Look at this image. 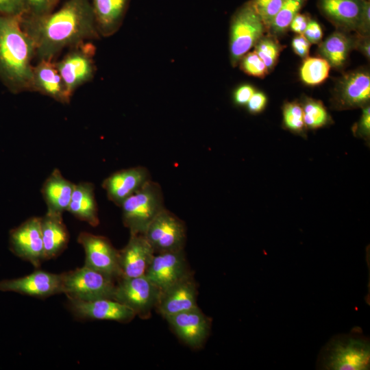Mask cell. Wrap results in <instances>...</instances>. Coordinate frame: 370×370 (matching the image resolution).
I'll list each match as a JSON object with an SVG mask.
<instances>
[{
	"label": "cell",
	"instance_id": "16",
	"mask_svg": "<svg viewBox=\"0 0 370 370\" xmlns=\"http://www.w3.org/2000/svg\"><path fill=\"white\" fill-rule=\"evenodd\" d=\"M165 319L179 338L191 347H201L209 334L210 322L198 306Z\"/></svg>",
	"mask_w": 370,
	"mask_h": 370
},
{
	"label": "cell",
	"instance_id": "40",
	"mask_svg": "<svg viewBox=\"0 0 370 370\" xmlns=\"http://www.w3.org/2000/svg\"><path fill=\"white\" fill-rule=\"evenodd\" d=\"M310 47V43L303 34L296 35L292 40V48L294 52L303 59L308 57Z\"/></svg>",
	"mask_w": 370,
	"mask_h": 370
},
{
	"label": "cell",
	"instance_id": "6",
	"mask_svg": "<svg viewBox=\"0 0 370 370\" xmlns=\"http://www.w3.org/2000/svg\"><path fill=\"white\" fill-rule=\"evenodd\" d=\"M267 31L260 18L247 1L232 17L230 27V60L236 66Z\"/></svg>",
	"mask_w": 370,
	"mask_h": 370
},
{
	"label": "cell",
	"instance_id": "23",
	"mask_svg": "<svg viewBox=\"0 0 370 370\" xmlns=\"http://www.w3.org/2000/svg\"><path fill=\"white\" fill-rule=\"evenodd\" d=\"M74 187L75 184L63 177L58 169H54L41 189L47 212L62 214L67 211Z\"/></svg>",
	"mask_w": 370,
	"mask_h": 370
},
{
	"label": "cell",
	"instance_id": "5",
	"mask_svg": "<svg viewBox=\"0 0 370 370\" xmlns=\"http://www.w3.org/2000/svg\"><path fill=\"white\" fill-rule=\"evenodd\" d=\"M114 279L84 265L62 274V293L69 299L81 301L114 299L116 288Z\"/></svg>",
	"mask_w": 370,
	"mask_h": 370
},
{
	"label": "cell",
	"instance_id": "2",
	"mask_svg": "<svg viewBox=\"0 0 370 370\" xmlns=\"http://www.w3.org/2000/svg\"><path fill=\"white\" fill-rule=\"evenodd\" d=\"M20 18L0 15V79L13 93L31 91L35 58L33 41Z\"/></svg>",
	"mask_w": 370,
	"mask_h": 370
},
{
	"label": "cell",
	"instance_id": "15",
	"mask_svg": "<svg viewBox=\"0 0 370 370\" xmlns=\"http://www.w3.org/2000/svg\"><path fill=\"white\" fill-rule=\"evenodd\" d=\"M197 286L190 274H188L171 286L160 291L156 304L164 318L197 307Z\"/></svg>",
	"mask_w": 370,
	"mask_h": 370
},
{
	"label": "cell",
	"instance_id": "12",
	"mask_svg": "<svg viewBox=\"0 0 370 370\" xmlns=\"http://www.w3.org/2000/svg\"><path fill=\"white\" fill-rule=\"evenodd\" d=\"M9 244L16 256L38 267L45 259L41 218L32 217L12 230Z\"/></svg>",
	"mask_w": 370,
	"mask_h": 370
},
{
	"label": "cell",
	"instance_id": "33",
	"mask_svg": "<svg viewBox=\"0 0 370 370\" xmlns=\"http://www.w3.org/2000/svg\"><path fill=\"white\" fill-rule=\"evenodd\" d=\"M239 63L241 69L247 75L263 78L269 73L264 62L254 51L247 53Z\"/></svg>",
	"mask_w": 370,
	"mask_h": 370
},
{
	"label": "cell",
	"instance_id": "3",
	"mask_svg": "<svg viewBox=\"0 0 370 370\" xmlns=\"http://www.w3.org/2000/svg\"><path fill=\"white\" fill-rule=\"evenodd\" d=\"M370 365V344L359 328L334 336L321 350L317 368L324 370H366Z\"/></svg>",
	"mask_w": 370,
	"mask_h": 370
},
{
	"label": "cell",
	"instance_id": "26",
	"mask_svg": "<svg viewBox=\"0 0 370 370\" xmlns=\"http://www.w3.org/2000/svg\"><path fill=\"white\" fill-rule=\"evenodd\" d=\"M67 211L92 226L98 225L97 205L94 186L91 183L80 182L75 184Z\"/></svg>",
	"mask_w": 370,
	"mask_h": 370
},
{
	"label": "cell",
	"instance_id": "36",
	"mask_svg": "<svg viewBox=\"0 0 370 370\" xmlns=\"http://www.w3.org/2000/svg\"><path fill=\"white\" fill-rule=\"evenodd\" d=\"M23 12V0H0V15L21 16Z\"/></svg>",
	"mask_w": 370,
	"mask_h": 370
},
{
	"label": "cell",
	"instance_id": "25",
	"mask_svg": "<svg viewBox=\"0 0 370 370\" xmlns=\"http://www.w3.org/2000/svg\"><path fill=\"white\" fill-rule=\"evenodd\" d=\"M355 36L338 29L319 43V53L331 67L341 69L345 64L351 51L355 49Z\"/></svg>",
	"mask_w": 370,
	"mask_h": 370
},
{
	"label": "cell",
	"instance_id": "28",
	"mask_svg": "<svg viewBox=\"0 0 370 370\" xmlns=\"http://www.w3.org/2000/svg\"><path fill=\"white\" fill-rule=\"evenodd\" d=\"M306 1L284 0L268 29L269 35L277 37L284 34L289 28L292 20L299 12Z\"/></svg>",
	"mask_w": 370,
	"mask_h": 370
},
{
	"label": "cell",
	"instance_id": "22",
	"mask_svg": "<svg viewBox=\"0 0 370 370\" xmlns=\"http://www.w3.org/2000/svg\"><path fill=\"white\" fill-rule=\"evenodd\" d=\"M99 36L108 37L120 28L130 0H90Z\"/></svg>",
	"mask_w": 370,
	"mask_h": 370
},
{
	"label": "cell",
	"instance_id": "38",
	"mask_svg": "<svg viewBox=\"0 0 370 370\" xmlns=\"http://www.w3.org/2000/svg\"><path fill=\"white\" fill-rule=\"evenodd\" d=\"M370 32V2L365 0L356 33L359 35H369Z\"/></svg>",
	"mask_w": 370,
	"mask_h": 370
},
{
	"label": "cell",
	"instance_id": "42",
	"mask_svg": "<svg viewBox=\"0 0 370 370\" xmlns=\"http://www.w3.org/2000/svg\"><path fill=\"white\" fill-rule=\"evenodd\" d=\"M310 19L308 14L299 12L292 20L289 28L297 34H303Z\"/></svg>",
	"mask_w": 370,
	"mask_h": 370
},
{
	"label": "cell",
	"instance_id": "27",
	"mask_svg": "<svg viewBox=\"0 0 370 370\" xmlns=\"http://www.w3.org/2000/svg\"><path fill=\"white\" fill-rule=\"evenodd\" d=\"M330 68L323 58L307 57L300 69L301 79L307 85H319L328 77Z\"/></svg>",
	"mask_w": 370,
	"mask_h": 370
},
{
	"label": "cell",
	"instance_id": "32",
	"mask_svg": "<svg viewBox=\"0 0 370 370\" xmlns=\"http://www.w3.org/2000/svg\"><path fill=\"white\" fill-rule=\"evenodd\" d=\"M284 0H250L248 2L260 18L267 31L281 8Z\"/></svg>",
	"mask_w": 370,
	"mask_h": 370
},
{
	"label": "cell",
	"instance_id": "10",
	"mask_svg": "<svg viewBox=\"0 0 370 370\" xmlns=\"http://www.w3.org/2000/svg\"><path fill=\"white\" fill-rule=\"evenodd\" d=\"M370 75L358 69L343 75L334 88L332 103L336 109L349 110L369 105Z\"/></svg>",
	"mask_w": 370,
	"mask_h": 370
},
{
	"label": "cell",
	"instance_id": "29",
	"mask_svg": "<svg viewBox=\"0 0 370 370\" xmlns=\"http://www.w3.org/2000/svg\"><path fill=\"white\" fill-rule=\"evenodd\" d=\"M306 128L315 130L323 127L332 121L323 103L305 97L301 103Z\"/></svg>",
	"mask_w": 370,
	"mask_h": 370
},
{
	"label": "cell",
	"instance_id": "1",
	"mask_svg": "<svg viewBox=\"0 0 370 370\" xmlns=\"http://www.w3.org/2000/svg\"><path fill=\"white\" fill-rule=\"evenodd\" d=\"M20 19L38 61H52L64 48L99 37L90 0H67L56 11Z\"/></svg>",
	"mask_w": 370,
	"mask_h": 370
},
{
	"label": "cell",
	"instance_id": "24",
	"mask_svg": "<svg viewBox=\"0 0 370 370\" xmlns=\"http://www.w3.org/2000/svg\"><path fill=\"white\" fill-rule=\"evenodd\" d=\"M41 232L45 259L57 256L66 247L69 236L62 214L47 211L41 217Z\"/></svg>",
	"mask_w": 370,
	"mask_h": 370
},
{
	"label": "cell",
	"instance_id": "7",
	"mask_svg": "<svg viewBox=\"0 0 370 370\" xmlns=\"http://www.w3.org/2000/svg\"><path fill=\"white\" fill-rule=\"evenodd\" d=\"M95 51L96 48L93 44L82 42L71 47L60 61L55 62L71 96L78 87L92 79L95 72Z\"/></svg>",
	"mask_w": 370,
	"mask_h": 370
},
{
	"label": "cell",
	"instance_id": "34",
	"mask_svg": "<svg viewBox=\"0 0 370 370\" xmlns=\"http://www.w3.org/2000/svg\"><path fill=\"white\" fill-rule=\"evenodd\" d=\"M59 0H23L22 15L39 16L52 12Z\"/></svg>",
	"mask_w": 370,
	"mask_h": 370
},
{
	"label": "cell",
	"instance_id": "8",
	"mask_svg": "<svg viewBox=\"0 0 370 370\" xmlns=\"http://www.w3.org/2000/svg\"><path fill=\"white\" fill-rule=\"evenodd\" d=\"M160 290L145 275L120 278L114 299L131 308L136 314L146 317L156 306Z\"/></svg>",
	"mask_w": 370,
	"mask_h": 370
},
{
	"label": "cell",
	"instance_id": "43",
	"mask_svg": "<svg viewBox=\"0 0 370 370\" xmlns=\"http://www.w3.org/2000/svg\"><path fill=\"white\" fill-rule=\"evenodd\" d=\"M355 40V49L359 50L367 58L370 57L369 35L362 36L356 34Z\"/></svg>",
	"mask_w": 370,
	"mask_h": 370
},
{
	"label": "cell",
	"instance_id": "14",
	"mask_svg": "<svg viewBox=\"0 0 370 370\" xmlns=\"http://www.w3.org/2000/svg\"><path fill=\"white\" fill-rule=\"evenodd\" d=\"M0 291L16 292L34 297H46L62 293V274L43 271L20 278L0 281Z\"/></svg>",
	"mask_w": 370,
	"mask_h": 370
},
{
	"label": "cell",
	"instance_id": "17",
	"mask_svg": "<svg viewBox=\"0 0 370 370\" xmlns=\"http://www.w3.org/2000/svg\"><path fill=\"white\" fill-rule=\"evenodd\" d=\"M151 180L148 169L138 166L113 173L102 184L108 198L120 206L130 195Z\"/></svg>",
	"mask_w": 370,
	"mask_h": 370
},
{
	"label": "cell",
	"instance_id": "9",
	"mask_svg": "<svg viewBox=\"0 0 370 370\" xmlns=\"http://www.w3.org/2000/svg\"><path fill=\"white\" fill-rule=\"evenodd\" d=\"M155 253L184 249V222L165 208L153 219L143 234Z\"/></svg>",
	"mask_w": 370,
	"mask_h": 370
},
{
	"label": "cell",
	"instance_id": "18",
	"mask_svg": "<svg viewBox=\"0 0 370 370\" xmlns=\"http://www.w3.org/2000/svg\"><path fill=\"white\" fill-rule=\"evenodd\" d=\"M155 252L143 234H130L128 243L119 251L121 278L145 275Z\"/></svg>",
	"mask_w": 370,
	"mask_h": 370
},
{
	"label": "cell",
	"instance_id": "13",
	"mask_svg": "<svg viewBox=\"0 0 370 370\" xmlns=\"http://www.w3.org/2000/svg\"><path fill=\"white\" fill-rule=\"evenodd\" d=\"M190 273L184 249H180L155 253L145 275L161 291Z\"/></svg>",
	"mask_w": 370,
	"mask_h": 370
},
{
	"label": "cell",
	"instance_id": "41",
	"mask_svg": "<svg viewBox=\"0 0 370 370\" xmlns=\"http://www.w3.org/2000/svg\"><path fill=\"white\" fill-rule=\"evenodd\" d=\"M254 92L255 89L252 86L249 84L241 85L234 91V102L238 106L247 105Z\"/></svg>",
	"mask_w": 370,
	"mask_h": 370
},
{
	"label": "cell",
	"instance_id": "19",
	"mask_svg": "<svg viewBox=\"0 0 370 370\" xmlns=\"http://www.w3.org/2000/svg\"><path fill=\"white\" fill-rule=\"evenodd\" d=\"M69 299L73 313L82 319L128 322L136 315L131 308L112 299L93 301Z\"/></svg>",
	"mask_w": 370,
	"mask_h": 370
},
{
	"label": "cell",
	"instance_id": "21",
	"mask_svg": "<svg viewBox=\"0 0 370 370\" xmlns=\"http://www.w3.org/2000/svg\"><path fill=\"white\" fill-rule=\"evenodd\" d=\"M31 91L39 92L62 103H69L72 97L52 61L41 60L33 67Z\"/></svg>",
	"mask_w": 370,
	"mask_h": 370
},
{
	"label": "cell",
	"instance_id": "11",
	"mask_svg": "<svg viewBox=\"0 0 370 370\" xmlns=\"http://www.w3.org/2000/svg\"><path fill=\"white\" fill-rule=\"evenodd\" d=\"M77 241L85 251V265L114 278H121L119 251L108 238L84 232L79 234Z\"/></svg>",
	"mask_w": 370,
	"mask_h": 370
},
{
	"label": "cell",
	"instance_id": "35",
	"mask_svg": "<svg viewBox=\"0 0 370 370\" xmlns=\"http://www.w3.org/2000/svg\"><path fill=\"white\" fill-rule=\"evenodd\" d=\"M356 136L362 138L365 140H369L370 136V108L369 105L362 108V116L352 128Z\"/></svg>",
	"mask_w": 370,
	"mask_h": 370
},
{
	"label": "cell",
	"instance_id": "20",
	"mask_svg": "<svg viewBox=\"0 0 370 370\" xmlns=\"http://www.w3.org/2000/svg\"><path fill=\"white\" fill-rule=\"evenodd\" d=\"M365 0H318V8L338 30L356 32Z\"/></svg>",
	"mask_w": 370,
	"mask_h": 370
},
{
	"label": "cell",
	"instance_id": "30",
	"mask_svg": "<svg viewBox=\"0 0 370 370\" xmlns=\"http://www.w3.org/2000/svg\"><path fill=\"white\" fill-rule=\"evenodd\" d=\"M254 51L264 62L269 73L277 63L281 46L275 37L263 36L254 46Z\"/></svg>",
	"mask_w": 370,
	"mask_h": 370
},
{
	"label": "cell",
	"instance_id": "39",
	"mask_svg": "<svg viewBox=\"0 0 370 370\" xmlns=\"http://www.w3.org/2000/svg\"><path fill=\"white\" fill-rule=\"evenodd\" d=\"M267 102V97L263 92L255 91L247 103L248 111L251 114L260 113L264 109Z\"/></svg>",
	"mask_w": 370,
	"mask_h": 370
},
{
	"label": "cell",
	"instance_id": "31",
	"mask_svg": "<svg viewBox=\"0 0 370 370\" xmlns=\"http://www.w3.org/2000/svg\"><path fill=\"white\" fill-rule=\"evenodd\" d=\"M284 128L298 134H303L306 129L301 103L297 101L284 103L282 107Z\"/></svg>",
	"mask_w": 370,
	"mask_h": 370
},
{
	"label": "cell",
	"instance_id": "4",
	"mask_svg": "<svg viewBox=\"0 0 370 370\" xmlns=\"http://www.w3.org/2000/svg\"><path fill=\"white\" fill-rule=\"evenodd\" d=\"M123 224L130 234H143L153 219L162 210L164 197L159 184L151 180L127 197L120 206Z\"/></svg>",
	"mask_w": 370,
	"mask_h": 370
},
{
	"label": "cell",
	"instance_id": "37",
	"mask_svg": "<svg viewBox=\"0 0 370 370\" xmlns=\"http://www.w3.org/2000/svg\"><path fill=\"white\" fill-rule=\"evenodd\" d=\"M303 35L310 44H319L323 38V32L319 23L310 19Z\"/></svg>",
	"mask_w": 370,
	"mask_h": 370
}]
</instances>
